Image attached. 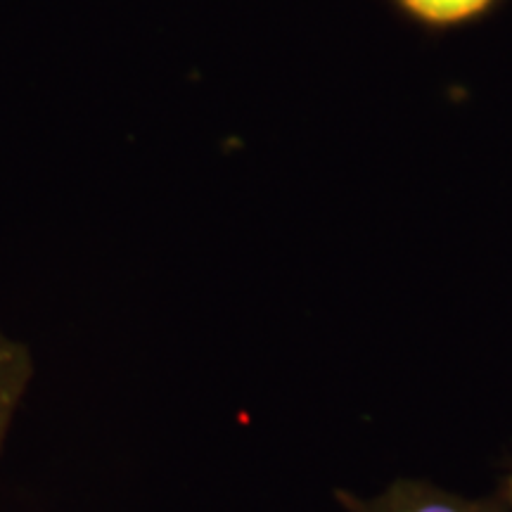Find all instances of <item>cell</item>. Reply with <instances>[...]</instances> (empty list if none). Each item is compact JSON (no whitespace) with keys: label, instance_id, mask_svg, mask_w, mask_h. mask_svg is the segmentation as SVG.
Returning <instances> with one entry per match:
<instances>
[{"label":"cell","instance_id":"1","mask_svg":"<svg viewBox=\"0 0 512 512\" xmlns=\"http://www.w3.org/2000/svg\"><path fill=\"white\" fill-rule=\"evenodd\" d=\"M337 501L347 512H512V484L503 477L494 494L467 498L422 479H396L373 498L337 491Z\"/></svg>","mask_w":512,"mask_h":512},{"label":"cell","instance_id":"2","mask_svg":"<svg viewBox=\"0 0 512 512\" xmlns=\"http://www.w3.org/2000/svg\"><path fill=\"white\" fill-rule=\"evenodd\" d=\"M36 377V358L29 344L0 325V451L15 425L19 408Z\"/></svg>","mask_w":512,"mask_h":512},{"label":"cell","instance_id":"3","mask_svg":"<svg viewBox=\"0 0 512 512\" xmlns=\"http://www.w3.org/2000/svg\"><path fill=\"white\" fill-rule=\"evenodd\" d=\"M494 0H399L408 15L434 27H448L482 15Z\"/></svg>","mask_w":512,"mask_h":512},{"label":"cell","instance_id":"4","mask_svg":"<svg viewBox=\"0 0 512 512\" xmlns=\"http://www.w3.org/2000/svg\"><path fill=\"white\" fill-rule=\"evenodd\" d=\"M505 467H508V472H505V479H508V482L512 484V453L508 456V460H505Z\"/></svg>","mask_w":512,"mask_h":512}]
</instances>
